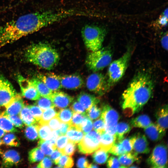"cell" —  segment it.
Segmentation results:
<instances>
[{
    "instance_id": "cell-1",
    "label": "cell",
    "mask_w": 168,
    "mask_h": 168,
    "mask_svg": "<svg viewBox=\"0 0 168 168\" xmlns=\"http://www.w3.org/2000/svg\"><path fill=\"white\" fill-rule=\"evenodd\" d=\"M78 14L77 10L70 9L37 12L21 16L0 27V49L44 27Z\"/></svg>"
},
{
    "instance_id": "cell-2",
    "label": "cell",
    "mask_w": 168,
    "mask_h": 168,
    "mask_svg": "<svg viewBox=\"0 0 168 168\" xmlns=\"http://www.w3.org/2000/svg\"><path fill=\"white\" fill-rule=\"evenodd\" d=\"M154 87L149 74L144 71L137 73L122 95V106L125 115L130 117L139 112L150 98Z\"/></svg>"
},
{
    "instance_id": "cell-3",
    "label": "cell",
    "mask_w": 168,
    "mask_h": 168,
    "mask_svg": "<svg viewBox=\"0 0 168 168\" xmlns=\"http://www.w3.org/2000/svg\"><path fill=\"white\" fill-rule=\"evenodd\" d=\"M24 56L27 61L49 70L55 67L60 59L56 50L49 44L44 42L30 44L26 49Z\"/></svg>"
},
{
    "instance_id": "cell-4",
    "label": "cell",
    "mask_w": 168,
    "mask_h": 168,
    "mask_svg": "<svg viewBox=\"0 0 168 168\" xmlns=\"http://www.w3.org/2000/svg\"><path fill=\"white\" fill-rule=\"evenodd\" d=\"M81 33L86 47L88 50L92 51L102 48L106 31L100 26L86 25L82 28Z\"/></svg>"
},
{
    "instance_id": "cell-5",
    "label": "cell",
    "mask_w": 168,
    "mask_h": 168,
    "mask_svg": "<svg viewBox=\"0 0 168 168\" xmlns=\"http://www.w3.org/2000/svg\"><path fill=\"white\" fill-rule=\"evenodd\" d=\"M112 53L108 47L91 51L87 54L85 63L87 68L93 72H97L109 65L111 62Z\"/></svg>"
},
{
    "instance_id": "cell-6",
    "label": "cell",
    "mask_w": 168,
    "mask_h": 168,
    "mask_svg": "<svg viewBox=\"0 0 168 168\" xmlns=\"http://www.w3.org/2000/svg\"><path fill=\"white\" fill-rule=\"evenodd\" d=\"M131 54V50L128 49L121 57L111 62L109 65L106 78L109 89L124 76Z\"/></svg>"
},
{
    "instance_id": "cell-7",
    "label": "cell",
    "mask_w": 168,
    "mask_h": 168,
    "mask_svg": "<svg viewBox=\"0 0 168 168\" xmlns=\"http://www.w3.org/2000/svg\"><path fill=\"white\" fill-rule=\"evenodd\" d=\"M86 86L90 91L102 95L109 89L107 78L102 73L95 72L87 77Z\"/></svg>"
},
{
    "instance_id": "cell-8",
    "label": "cell",
    "mask_w": 168,
    "mask_h": 168,
    "mask_svg": "<svg viewBox=\"0 0 168 168\" xmlns=\"http://www.w3.org/2000/svg\"><path fill=\"white\" fill-rule=\"evenodd\" d=\"M85 135L78 144L79 151L82 154H90L100 147V134L92 130Z\"/></svg>"
},
{
    "instance_id": "cell-9",
    "label": "cell",
    "mask_w": 168,
    "mask_h": 168,
    "mask_svg": "<svg viewBox=\"0 0 168 168\" xmlns=\"http://www.w3.org/2000/svg\"><path fill=\"white\" fill-rule=\"evenodd\" d=\"M147 163L151 167L167 168V148L164 144L156 145L147 160Z\"/></svg>"
},
{
    "instance_id": "cell-10",
    "label": "cell",
    "mask_w": 168,
    "mask_h": 168,
    "mask_svg": "<svg viewBox=\"0 0 168 168\" xmlns=\"http://www.w3.org/2000/svg\"><path fill=\"white\" fill-rule=\"evenodd\" d=\"M101 118L104 121L105 125V132L114 135L119 119V115L117 112L109 105L103 106Z\"/></svg>"
},
{
    "instance_id": "cell-11",
    "label": "cell",
    "mask_w": 168,
    "mask_h": 168,
    "mask_svg": "<svg viewBox=\"0 0 168 168\" xmlns=\"http://www.w3.org/2000/svg\"><path fill=\"white\" fill-rule=\"evenodd\" d=\"M11 83L0 73V106H5L17 95Z\"/></svg>"
},
{
    "instance_id": "cell-12",
    "label": "cell",
    "mask_w": 168,
    "mask_h": 168,
    "mask_svg": "<svg viewBox=\"0 0 168 168\" xmlns=\"http://www.w3.org/2000/svg\"><path fill=\"white\" fill-rule=\"evenodd\" d=\"M17 79L23 96L31 100H37L40 97V95L30 80L20 74L17 75Z\"/></svg>"
},
{
    "instance_id": "cell-13",
    "label": "cell",
    "mask_w": 168,
    "mask_h": 168,
    "mask_svg": "<svg viewBox=\"0 0 168 168\" xmlns=\"http://www.w3.org/2000/svg\"><path fill=\"white\" fill-rule=\"evenodd\" d=\"M62 87L69 90H77L81 88L84 84L82 77L79 74L59 75Z\"/></svg>"
},
{
    "instance_id": "cell-14",
    "label": "cell",
    "mask_w": 168,
    "mask_h": 168,
    "mask_svg": "<svg viewBox=\"0 0 168 168\" xmlns=\"http://www.w3.org/2000/svg\"><path fill=\"white\" fill-rule=\"evenodd\" d=\"M38 78L42 81L53 91H58L61 89L59 75L54 73L39 74Z\"/></svg>"
},
{
    "instance_id": "cell-15",
    "label": "cell",
    "mask_w": 168,
    "mask_h": 168,
    "mask_svg": "<svg viewBox=\"0 0 168 168\" xmlns=\"http://www.w3.org/2000/svg\"><path fill=\"white\" fill-rule=\"evenodd\" d=\"M50 100L55 107L61 109L69 105L73 101L74 98L64 92L58 91L53 92Z\"/></svg>"
},
{
    "instance_id": "cell-16",
    "label": "cell",
    "mask_w": 168,
    "mask_h": 168,
    "mask_svg": "<svg viewBox=\"0 0 168 168\" xmlns=\"http://www.w3.org/2000/svg\"><path fill=\"white\" fill-rule=\"evenodd\" d=\"M24 102L21 96L18 94L7 105L3 106L5 110L0 113V116H3L6 115H19L24 106Z\"/></svg>"
},
{
    "instance_id": "cell-17",
    "label": "cell",
    "mask_w": 168,
    "mask_h": 168,
    "mask_svg": "<svg viewBox=\"0 0 168 168\" xmlns=\"http://www.w3.org/2000/svg\"><path fill=\"white\" fill-rule=\"evenodd\" d=\"M134 136V140L133 146L134 152L137 154L148 153L150 150L146 136L140 133Z\"/></svg>"
},
{
    "instance_id": "cell-18",
    "label": "cell",
    "mask_w": 168,
    "mask_h": 168,
    "mask_svg": "<svg viewBox=\"0 0 168 168\" xmlns=\"http://www.w3.org/2000/svg\"><path fill=\"white\" fill-rule=\"evenodd\" d=\"M2 166L4 167H11L18 164L21 158L17 152L14 150L6 151L3 155Z\"/></svg>"
},
{
    "instance_id": "cell-19",
    "label": "cell",
    "mask_w": 168,
    "mask_h": 168,
    "mask_svg": "<svg viewBox=\"0 0 168 168\" xmlns=\"http://www.w3.org/2000/svg\"><path fill=\"white\" fill-rule=\"evenodd\" d=\"M144 131L149 139L155 142H157L161 140L166 133L156 123H152L148 126L144 128Z\"/></svg>"
},
{
    "instance_id": "cell-20",
    "label": "cell",
    "mask_w": 168,
    "mask_h": 168,
    "mask_svg": "<svg viewBox=\"0 0 168 168\" xmlns=\"http://www.w3.org/2000/svg\"><path fill=\"white\" fill-rule=\"evenodd\" d=\"M156 124L163 131L166 132L168 127V106L164 105L159 108L156 114Z\"/></svg>"
},
{
    "instance_id": "cell-21",
    "label": "cell",
    "mask_w": 168,
    "mask_h": 168,
    "mask_svg": "<svg viewBox=\"0 0 168 168\" xmlns=\"http://www.w3.org/2000/svg\"><path fill=\"white\" fill-rule=\"evenodd\" d=\"M77 100L86 110L93 105H97L100 102L99 99L94 95L84 92H82L78 95Z\"/></svg>"
},
{
    "instance_id": "cell-22",
    "label": "cell",
    "mask_w": 168,
    "mask_h": 168,
    "mask_svg": "<svg viewBox=\"0 0 168 168\" xmlns=\"http://www.w3.org/2000/svg\"><path fill=\"white\" fill-rule=\"evenodd\" d=\"M31 82L36 89L41 97L50 99L53 91L40 80L37 77L32 78Z\"/></svg>"
},
{
    "instance_id": "cell-23",
    "label": "cell",
    "mask_w": 168,
    "mask_h": 168,
    "mask_svg": "<svg viewBox=\"0 0 168 168\" xmlns=\"http://www.w3.org/2000/svg\"><path fill=\"white\" fill-rule=\"evenodd\" d=\"M100 141L99 148L108 152L115 142V139L114 135L106 132L100 135Z\"/></svg>"
},
{
    "instance_id": "cell-24",
    "label": "cell",
    "mask_w": 168,
    "mask_h": 168,
    "mask_svg": "<svg viewBox=\"0 0 168 168\" xmlns=\"http://www.w3.org/2000/svg\"><path fill=\"white\" fill-rule=\"evenodd\" d=\"M138 154L134 151H131L119 156L118 160L122 167H128L138 160Z\"/></svg>"
},
{
    "instance_id": "cell-25",
    "label": "cell",
    "mask_w": 168,
    "mask_h": 168,
    "mask_svg": "<svg viewBox=\"0 0 168 168\" xmlns=\"http://www.w3.org/2000/svg\"><path fill=\"white\" fill-rule=\"evenodd\" d=\"M84 135L81 128L71 126H70L66 132V136L68 140L76 143L81 141Z\"/></svg>"
},
{
    "instance_id": "cell-26",
    "label": "cell",
    "mask_w": 168,
    "mask_h": 168,
    "mask_svg": "<svg viewBox=\"0 0 168 168\" xmlns=\"http://www.w3.org/2000/svg\"><path fill=\"white\" fill-rule=\"evenodd\" d=\"M131 128L130 125L125 122L117 124L114 135L115 142L120 141L124 139L125 135L130 132Z\"/></svg>"
},
{
    "instance_id": "cell-27",
    "label": "cell",
    "mask_w": 168,
    "mask_h": 168,
    "mask_svg": "<svg viewBox=\"0 0 168 168\" xmlns=\"http://www.w3.org/2000/svg\"><path fill=\"white\" fill-rule=\"evenodd\" d=\"M152 123L149 117L146 114L140 115L132 119L130 121L131 126L137 128H145Z\"/></svg>"
},
{
    "instance_id": "cell-28",
    "label": "cell",
    "mask_w": 168,
    "mask_h": 168,
    "mask_svg": "<svg viewBox=\"0 0 168 168\" xmlns=\"http://www.w3.org/2000/svg\"><path fill=\"white\" fill-rule=\"evenodd\" d=\"M19 115L23 123L27 126L37 123L36 120L31 114L27 106L23 107Z\"/></svg>"
},
{
    "instance_id": "cell-29",
    "label": "cell",
    "mask_w": 168,
    "mask_h": 168,
    "mask_svg": "<svg viewBox=\"0 0 168 168\" xmlns=\"http://www.w3.org/2000/svg\"><path fill=\"white\" fill-rule=\"evenodd\" d=\"M94 152L92 158L94 162L99 164H104L106 162L109 155L108 152L99 148Z\"/></svg>"
},
{
    "instance_id": "cell-30",
    "label": "cell",
    "mask_w": 168,
    "mask_h": 168,
    "mask_svg": "<svg viewBox=\"0 0 168 168\" xmlns=\"http://www.w3.org/2000/svg\"><path fill=\"white\" fill-rule=\"evenodd\" d=\"M25 135L29 140L34 141L39 138L38 124H36L27 126L26 128Z\"/></svg>"
},
{
    "instance_id": "cell-31",
    "label": "cell",
    "mask_w": 168,
    "mask_h": 168,
    "mask_svg": "<svg viewBox=\"0 0 168 168\" xmlns=\"http://www.w3.org/2000/svg\"><path fill=\"white\" fill-rule=\"evenodd\" d=\"M168 8H167L161 14L158 18L152 23L153 27L156 29H161L166 26L168 22Z\"/></svg>"
},
{
    "instance_id": "cell-32",
    "label": "cell",
    "mask_w": 168,
    "mask_h": 168,
    "mask_svg": "<svg viewBox=\"0 0 168 168\" xmlns=\"http://www.w3.org/2000/svg\"><path fill=\"white\" fill-rule=\"evenodd\" d=\"M74 113L71 109L68 108L62 109L58 112L57 117L61 122L70 124Z\"/></svg>"
},
{
    "instance_id": "cell-33",
    "label": "cell",
    "mask_w": 168,
    "mask_h": 168,
    "mask_svg": "<svg viewBox=\"0 0 168 168\" xmlns=\"http://www.w3.org/2000/svg\"><path fill=\"white\" fill-rule=\"evenodd\" d=\"M0 128L7 132H18L12 122L7 117L0 116Z\"/></svg>"
},
{
    "instance_id": "cell-34",
    "label": "cell",
    "mask_w": 168,
    "mask_h": 168,
    "mask_svg": "<svg viewBox=\"0 0 168 168\" xmlns=\"http://www.w3.org/2000/svg\"><path fill=\"white\" fill-rule=\"evenodd\" d=\"M58 112L54 107H51L44 110L38 123L39 124L47 123L50 119L57 116Z\"/></svg>"
},
{
    "instance_id": "cell-35",
    "label": "cell",
    "mask_w": 168,
    "mask_h": 168,
    "mask_svg": "<svg viewBox=\"0 0 168 168\" xmlns=\"http://www.w3.org/2000/svg\"><path fill=\"white\" fill-rule=\"evenodd\" d=\"M43 152L39 147L30 150L28 153V159L30 163H34L41 161L44 158Z\"/></svg>"
},
{
    "instance_id": "cell-36",
    "label": "cell",
    "mask_w": 168,
    "mask_h": 168,
    "mask_svg": "<svg viewBox=\"0 0 168 168\" xmlns=\"http://www.w3.org/2000/svg\"><path fill=\"white\" fill-rule=\"evenodd\" d=\"M38 132L39 137L41 139L47 140L49 137L51 129L47 123H38Z\"/></svg>"
},
{
    "instance_id": "cell-37",
    "label": "cell",
    "mask_w": 168,
    "mask_h": 168,
    "mask_svg": "<svg viewBox=\"0 0 168 168\" xmlns=\"http://www.w3.org/2000/svg\"><path fill=\"white\" fill-rule=\"evenodd\" d=\"M38 147L47 156H50L53 151L56 149L55 146L52 145L48 141L41 139L38 142Z\"/></svg>"
},
{
    "instance_id": "cell-38",
    "label": "cell",
    "mask_w": 168,
    "mask_h": 168,
    "mask_svg": "<svg viewBox=\"0 0 168 168\" xmlns=\"http://www.w3.org/2000/svg\"><path fill=\"white\" fill-rule=\"evenodd\" d=\"M3 143L11 147H17L20 145V142L14 134L8 133L4 137L2 140Z\"/></svg>"
},
{
    "instance_id": "cell-39",
    "label": "cell",
    "mask_w": 168,
    "mask_h": 168,
    "mask_svg": "<svg viewBox=\"0 0 168 168\" xmlns=\"http://www.w3.org/2000/svg\"><path fill=\"white\" fill-rule=\"evenodd\" d=\"M101 112V109L96 105L92 106L86 110V114L91 119L94 120L100 116Z\"/></svg>"
},
{
    "instance_id": "cell-40",
    "label": "cell",
    "mask_w": 168,
    "mask_h": 168,
    "mask_svg": "<svg viewBox=\"0 0 168 168\" xmlns=\"http://www.w3.org/2000/svg\"><path fill=\"white\" fill-rule=\"evenodd\" d=\"M57 164L58 167L71 168L73 166V160L71 156L63 155L60 157Z\"/></svg>"
},
{
    "instance_id": "cell-41",
    "label": "cell",
    "mask_w": 168,
    "mask_h": 168,
    "mask_svg": "<svg viewBox=\"0 0 168 168\" xmlns=\"http://www.w3.org/2000/svg\"><path fill=\"white\" fill-rule=\"evenodd\" d=\"M108 152L115 156H120L126 152L121 141L115 142Z\"/></svg>"
},
{
    "instance_id": "cell-42",
    "label": "cell",
    "mask_w": 168,
    "mask_h": 168,
    "mask_svg": "<svg viewBox=\"0 0 168 168\" xmlns=\"http://www.w3.org/2000/svg\"><path fill=\"white\" fill-rule=\"evenodd\" d=\"M86 116L81 113L74 112L70 126H73L81 128V125Z\"/></svg>"
},
{
    "instance_id": "cell-43",
    "label": "cell",
    "mask_w": 168,
    "mask_h": 168,
    "mask_svg": "<svg viewBox=\"0 0 168 168\" xmlns=\"http://www.w3.org/2000/svg\"><path fill=\"white\" fill-rule=\"evenodd\" d=\"M36 103L43 111L51 107H55L53 102L49 99L42 97L37 100Z\"/></svg>"
},
{
    "instance_id": "cell-44",
    "label": "cell",
    "mask_w": 168,
    "mask_h": 168,
    "mask_svg": "<svg viewBox=\"0 0 168 168\" xmlns=\"http://www.w3.org/2000/svg\"><path fill=\"white\" fill-rule=\"evenodd\" d=\"M30 112L37 121L38 122L40 119L43 110L38 106L36 105H29L27 106Z\"/></svg>"
},
{
    "instance_id": "cell-45",
    "label": "cell",
    "mask_w": 168,
    "mask_h": 168,
    "mask_svg": "<svg viewBox=\"0 0 168 168\" xmlns=\"http://www.w3.org/2000/svg\"><path fill=\"white\" fill-rule=\"evenodd\" d=\"M68 144L61 153L63 155L72 156L75 153L76 149V143L68 140Z\"/></svg>"
},
{
    "instance_id": "cell-46",
    "label": "cell",
    "mask_w": 168,
    "mask_h": 168,
    "mask_svg": "<svg viewBox=\"0 0 168 168\" xmlns=\"http://www.w3.org/2000/svg\"><path fill=\"white\" fill-rule=\"evenodd\" d=\"M81 128L84 134L89 132L92 129V121L86 115L81 125Z\"/></svg>"
},
{
    "instance_id": "cell-47",
    "label": "cell",
    "mask_w": 168,
    "mask_h": 168,
    "mask_svg": "<svg viewBox=\"0 0 168 168\" xmlns=\"http://www.w3.org/2000/svg\"><path fill=\"white\" fill-rule=\"evenodd\" d=\"M3 116L7 118L15 127L20 128H22L23 127V123L19 116H18V115H6Z\"/></svg>"
},
{
    "instance_id": "cell-48",
    "label": "cell",
    "mask_w": 168,
    "mask_h": 168,
    "mask_svg": "<svg viewBox=\"0 0 168 168\" xmlns=\"http://www.w3.org/2000/svg\"><path fill=\"white\" fill-rule=\"evenodd\" d=\"M93 126L94 130L100 135L105 132V124L101 118L94 122Z\"/></svg>"
},
{
    "instance_id": "cell-49",
    "label": "cell",
    "mask_w": 168,
    "mask_h": 168,
    "mask_svg": "<svg viewBox=\"0 0 168 168\" xmlns=\"http://www.w3.org/2000/svg\"><path fill=\"white\" fill-rule=\"evenodd\" d=\"M68 141V139L67 136L65 135L60 136L56 140L55 146L56 149L61 152Z\"/></svg>"
},
{
    "instance_id": "cell-50",
    "label": "cell",
    "mask_w": 168,
    "mask_h": 168,
    "mask_svg": "<svg viewBox=\"0 0 168 168\" xmlns=\"http://www.w3.org/2000/svg\"><path fill=\"white\" fill-rule=\"evenodd\" d=\"M134 140V136L130 138L123 139L121 142L126 152L131 151L133 149V146Z\"/></svg>"
},
{
    "instance_id": "cell-51",
    "label": "cell",
    "mask_w": 168,
    "mask_h": 168,
    "mask_svg": "<svg viewBox=\"0 0 168 168\" xmlns=\"http://www.w3.org/2000/svg\"><path fill=\"white\" fill-rule=\"evenodd\" d=\"M70 109L74 112L84 114H86L85 108L78 101H74L70 107Z\"/></svg>"
},
{
    "instance_id": "cell-52",
    "label": "cell",
    "mask_w": 168,
    "mask_h": 168,
    "mask_svg": "<svg viewBox=\"0 0 168 168\" xmlns=\"http://www.w3.org/2000/svg\"><path fill=\"white\" fill-rule=\"evenodd\" d=\"M107 166L109 168L122 167L118 159L113 156H110L108 159Z\"/></svg>"
},
{
    "instance_id": "cell-53",
    "label": "cell",
    "mask_w": 168,
    "mask_h": 168,
    "mask_svg": "<svg viewBox=\"0 0 168 168\" xmlns=\"http://www.w3.org/2000/svg\"><path fill=\"white\" fill-rule=\"evenodd\" d=\"M61 123V121L56 116L50 119L47 124L51 130H54L58 129Z\"/></svg>"
},
{
    "instance_id": "cell-54",
    "label": "cell",
    "mask_w": 168,
    "mask_h": 168,
    "mask_svg": "<svg viewBox=\"0 0 168 168\" xmlns=\"http://www.w3.org/2000/svg\"><path fill=\"white\" fill-rule=\"evenodd\" d=\"M53 162L51 159L48 157H45L37 165L38 168H50L52 166Z\"/></svg>"
},
{
    "instance_id": "cell-55",
    "label": "cell",
    "mask_w": 168,
    "mask_h": 168,
    "mask_svg": "<svg viewBox=\"0 0 168 168\" xmlns=\"http://www.w3.org/2000/svg\"><path fill=\"white\" fill-rule=\"evenodd\" d=\"M89 164L85 156L79 158L77 163V167L79 168H88Z\"/></svg>"
},
{
    "instance_id": "cell-56",
    "label": "cell",
    "mask_w": 168,
    "mask_h": 168,
    "mask_svg": "<svg viewBox=\"0 0 168 168\" xmlns=\"http://www.w3.org/2000/svg\"><path fill=\"white\" fill-rule=\"evenodd\" d=\"M62 153L58 150L56 149L50 155V159L55 164H57Z\"/></svg>"
},
{
    "instance_id": "cell-57",
    "label": "cell",
    "mask_w": 168,
    "mask_h": 168,
    "mask_svg": "<svg viewBox=\"0 0 168 168\" xmlns=\"http://www.w3.org/2000/svg\"><path fill=\"white\" fill-rule=\"evenodd\" d=\"M69 126V124L63 122L61 123L58 129L59 136L65 135Z\"/></svg>"
},
{
    "instance_id": "cell-58",
    "label": "cell",
    "mask_w": 168,
    "mask_h": 168,
    "mask_svg": "<svg viewBox=\"0 0 168 168\" xmlns=\"http://www.w3.org/2000/svg\"><path fill=\"white\" fill-rule=\"evenodd\" d=\"M168 33L167 31L162 36L161 40L162 46L164 49L168 50Z\"/></svg>"
},
{
    "instance_id": "cell-59",
    "label": "cell",
    "mask_w": 168,
    "mask_h": 168,
    "mask_svg": "<svg viewBox=\"0 0 168 168\" xmlns=\"http://www.w3.org/2000/svg\"><path fill=\"white\" fill-rule=\"evenodd\" d=\"M6 132L0 128V138L3 136L5 134Z\"/></svg>"
},
{
    "instance_id": "cell-60",
    "label": "cell",
    "mask_w": 168,
    "mask_h": 168,
    "mask_svg": "<svg viewBox=\"0 0 168 168\" xmlns=\"http://www.w3.org/2000/svg\"><path fill=\"white\" fill-rule=\"evenodd\" d=\"M98 166L97 165H95L94 164H90L88 168H94V167H98Z\"/></svg>"
},
{
    "instance_id": "cell-61",
    "label": "cell",
    "mask_w": 168,
    "mask_h": 168,
    "mask_svg": "<svg viewBox=\"0 0 168 168\" xmlns=\"http://www.w3.org/2000/svg\"><path fill=\"white\" fill-rule=\"evenodd\" d=\"M3 143L2 140L0 139V154L2 153V152L1 149V147Z\"/></svg>"
},
{
    "instance_id": "cell-62",
    "label": "cell",
    "mask_w": 168,
    "mask_h": 168,
    "mask_svg": "<svg viewBox=\"0 0 168 168\" xmlns=\"http://www.w3.org/2000/svg\"></svg>"
}]
</instances>
